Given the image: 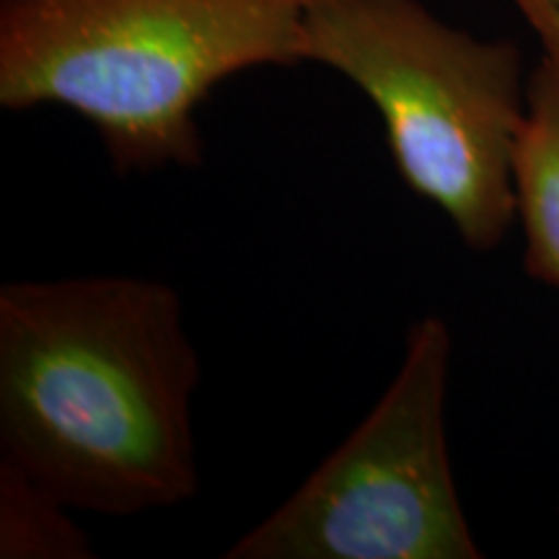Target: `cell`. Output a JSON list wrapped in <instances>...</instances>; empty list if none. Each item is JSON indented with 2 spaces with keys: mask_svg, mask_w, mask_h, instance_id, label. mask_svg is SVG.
<instances>
[{
  "mask_svg": "<svg viewBox=\"0 0 559 559\" xmlns=\"http://www.w3.org/2000/svg\"><path fill=\"white\" fill-rule=\"evenodd\" d=\"M526 3H536V0H515V5H526ZM542 3H555V5H559V0H542Z\"/></svg>",
  "mask_w": 559,
  "mask_h": 559,
  "instance_id": "obj_7",
  "label": "cell"
},
{
  "mask_svg": "<svg viewBox=\"0 0 559 559\" xmlns=\"http://www.w3.org/2000/svg\"><path fill=\"white\" fill-rule=\"evenodd\" d=\"M0 557L88 559V536L73 521V508L0 459Z\"/></svg>",
  "mask_w": 559,
  "mask_h": 559,
  "instance_id": "obj_6",
  "label": "cell"
},
{
  "mask_svg": "<svg viewBox=\"0 0 559 559\" xmlns=\"http://www.w3.org/2000/svg\"><path fill=\"white\" fill-rule=\"evenodd\" d=\"M304 62L337 70L368 96L402 181L466 247L502 243L519 221L515 156L528 107L513 41L449 26L419 0H313Z\"/></svg>",
  "mask_w": 559,
  "mask_h": 559,
  "instance_id": "obj_3",
  "label": "cell"
},
{
  "mask_svg": "<svg viewBox=\"0 0 559 559\" xmlns=\"http://www.w3.org/2000/svg\"><path fill=\"white\" fill-rule=\"evenodd\" d=\"M313 0H0V107L73 109L120 177L194 169L221 81L304 62Z\"/></svg>",
  "mask_w": 559,
  "mask_h": 559,
  "instance_id": "obj_2",
  "label": "cell"
},
{
  "mask_svg": "<svg viewBox=\"0 0 559 559\" xmlns=\"http://www.w3.org/2000/svg\"><path fill=\"white\" fill-rule=\"evenodd\" d=\"M521 13L544 47L528 75L526 124L515 156L523 270L559 290V5L526 3Z\"/></svg>",
  "mask_w": 559,
  "mask_h": 559,
  "instance_id": "obj_5",
  "label": "cell"
},
{
  "mask_svg": "<svg viewBox=\"0 0 559 559\" xmlns=\"http://www.w3.org/2000/svg\"><path fill=\"white\" fill-rule=\"evenodd\" d=\"M198 386L185 304L160 280L0 288V459L73 510L138 515L192 500Z\"/></svg>",
  "mask_w": 559,
  "mask_h": 559,
  "instance_id": "obj_1",
  "label": "cell"
},
{
  "mask_svg": "<svg viewBox=\"0 0 559 559\" xmlns=\"http://www.w3.org/2000/svg\"><path fill=\"white\" fill-rule=\"evenodd\" d=\"M451 360L449 321L417 319L368 417L223 557L479 559L449 451Z\"/></svg>",
  "mask_w": 559,
  "mask_h": 559,
  "instance_id": "obj_4",
  "label": "cell"
}]
</instances>
